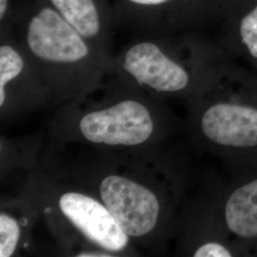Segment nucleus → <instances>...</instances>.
<instances>
[{"label": "nucleus", "mask_w": 257, "mask_h": 257, "mask_svg": "<svg viewBox=\"0 0 257 257\" xmlns=\"http://www.w3.org/2000/svg\"><path fill=\"white\" fill-rule=\"evenodd\" d=\"M67 146L79 148L80 153L65 160L48 150L43 160L96 196L136 248L150 250L158 239L165 216L155 148L101 150Z\"/></svg>", "instance_id": "1"}, {"label": "nucleus", "mask_w": 257, "mask_h": 257, "mask_svg": "<svg viewBox=\"0 0 257 257\" xmlns=\"http://www.w3.org/2000/svg\"><path fill=\"white\" fill-rule=\"evenodd\" d=\"M110 71V82H103V76L92 89L56 108L49 124V147L155 148L160 133L156 99Z\"/></svg>", "instance_id": "2"}, {"label": "nucleus", "mask_w": 257, "mask_h": 257, "mask_svg": "<svg viewBox=\"0 0 257 257\" xmlns=\"http://www.w3.org/2000/svg\"><path fill=\"white\" fill-rule=\"evenodd\" d=\"M21 194L69 256H128L138 252L106 206L42 158Z\"/></svg>", "instance_id": "3"}, {"label": "nucleus", "mask_w": 257, "mask_h": 257, "mask_svg": "<svg viewBox=\"0 0 257 257\" xmlns=\"http://www.w3.org/2000/svg\"><path fill=\"white\" fill-rule=\"evenodd\" d=\"M19 45L48 87L55 108L74 100L102 79L113 58L79 34L47 0L19 19Z\"/></svg>", "instance_id": "4"}, {"label": "nucleus", "mask_w": 257, "mask_h": 257, "mask_svg": "<svg viewBox=\"0 0 257 257\" xmlns=\"http://www.w3.org/2000/svg\"><path fill=\"white\" fill-rule=\"evenodd\" d=\"M110 70L123 81L155 99L157 95L183 92L191 81L186 68L150 38L135 41L125 48L113 58Z\"/></svg>", "instance_id": "5"}, {"label": "nucleus", "mask_w": 257, "mask_h": 257, "mask_svg": "<svg viewBox=\"0 0 257 257\" xmlns=\"http://www.w3.org/2000/svg\"><path fill=\"white\" fill-rule=\"evenodd\" d=\"M0 44L1 122L55 108L52 93L19 43L7 37Z\"/></svg>", "instance_id": "6"}, {"label": "nucleus", "mask_w": 257, "mask_h": 257, "mask_svg": "<svg viewBox=\"0 0 257 257\" xmlns=\"http://www.w3.org/2000/svg\"><path fill=\"white\" fill-rule=\"evenodd\" d=\"M203 135L210 141L228 147L257 146V110L236 104L217 103L203 112Z\"/></svg>", "instance_id": "7"}, {"label": "nucleus", "mask_w": 257, "mask_h": 257, "mask_svg": "<svg viewBox=\"0 0 257 257\" xmlns=\"http://www.w3.org/2000/svg\"><path fill=\"white\" fill-rule=\"evenodd\" d=\"M47 2L93 46L111 57L108 44L109 16L102 0H47Z\"/></svg>", "instance_id": "8"}, {"label": "nucleus", "mask_w": 257, "mask_h": 257, "mask_svg": "<svg viewBox=\"0 0 257 257\" xmlns=\"http://www.w3.org/2000/svg\"><path fill=\"white\" fill-rule=\"evenodd\" d=\"M39 215L22 194L18 198L1 201L0 257L19 255L31 245L32 232Z\"/></svg>", "instance_id": "9"}, {"label": "nucleus", "mask_w": 257, "mask_h": 257, "mask_svg": "<svg viewBox=\"0 0 257 257\" xmlns=\"http://www.w3.org/2000/svg\"><path fill=\"white\" fill-rule=\"evenodd\" d=\"M225 218L229 229L240 237L257 236V179L231 193Z\"/></svg>", "instance_id": "10"}, {"label": "nucleus", "mask_w": 257, "mask_h": 257, "mask_svg": "<svg viewBox=\"0 0 257 257\" xmlns=\"http://www.w3.org/2000/svg\"><path fill=\"white\" fill-rule=\"evenodd\" d=\"M39 150L36 141L28 139L26 141H15L4 138L1 139V154L15 155L11 157L1 158V176L4 177L10 172L16 169H23L29 174L37 169L40 163Z\"/></svg>", "instance_id": "11"}, {"label": "nucleus", "mask_w": 257, "mask_h": 257, "mask_svg": "<svg viewBox=\"0 0 257 257\" xmlns=\"http://www.w3.org/2000/svg\"><path fill=\"white\" fill-rule=\"evenodd\" d=\"M240 36L250 55L257 58V5L241 20Z\"/></svg>", "instance_id": "12"}, {"label": "nucleus", "mask_w": 257, "mask_h": 257, "mask_svg": "<svg viewBox=\"0 0 257 257\" xmlns=\"http://www.w3.org/2000/svg\"><path fill=\"white\" fill-rule=\"evenodd\" d=\"M174 1L175 0H121L122 4L128 12L134 13V15L146 17H149L150 14L156 11L163 9L168 4L173 3Z\"/></svg>", "instance_id": "13"}, {"label": "nucleus", "mask_w": 257, "mask_h": 257, "mask_svg": "<svg viewBox=\"0 0 257 257\" xmlns=\"http://www.w3.org/2000/svg\"><path fill=\"white\" fill-rule=\"evenodd\" d=\"M194 257H230L231 253L228 248L215 242L204 243L195 249Z\"/></svg>", "instance_id": "14"}, {"label": "nucleus", "mask_w": 257, "mask_h": 257, "mask_svg": "<svg viewBox=\"0 0 257 257\" xmlns=\"http://www.w3.org/2000/svg\"><path fill=\"white\" fill-rule=\"evenodd\" d=\"M10 0H0V21L3 25L9 14Z\"/></svg>", "instance_id": "15"}]
</instances>
